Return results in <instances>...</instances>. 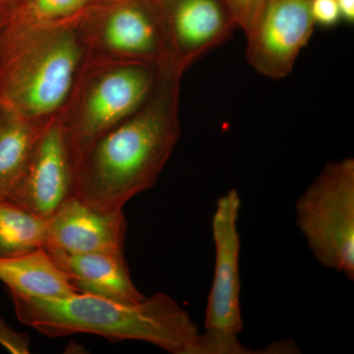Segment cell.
Returning <instances> with one entry per match:
<instances>
[{"label": "cell", "mask_w": 354, "mask_h": 354, "mask_svg": "<svg viewBox=\"0 0 354 354\" xmlns=\"http://www.w3.org/2000/svg\"><path fill=\"white\" fill-rule=\"evenodd\" d=\"M169 66L184 74L230 38L235 26L223 0H157Z\"/></svg>", "instance_id": "30bf717a"}, {"label": "cell", "mask_w": 354, "mask_h": 354, "mask_svg": "<svg viewBox=\"0 0 354 354\" xmlns=\"http://www.w3.org/2000/svg\"><path fill=\"white\" fill-rule=\"evenodd\" d=\"M75 153L62 116L44 125L19 183L8 199L50 220L75 196Z\"/></svg>", "instance_id": "ba28073f"}, {"label": "cell", "mask_w": 354, "mask_h": 354, "mask_svg": "<svg viewBox=\"0 0 354 354\" xmlns=\"http://www.w3.org/2000/svg\"><path fill=\"white\" fill-rule=\"evenodd\" d=\"M311 11L316 24L332 27L342 19L337 0H312Z\"/></svg>", "instance_id": "d6986e66"}, {"label": "cell", "mask_w": 354, "mask_h": 354, "mask_svg": "<svg viewBox=\"0 0 354 354\" xmlns=\"http://www.w3.org/2000/svg\"><path fill=\"white\" fill-rule=\"evenodd\" d=\"M10 298L18 320L50 337L90 334L113 342H149L171 354H195L200 335L188 312L165 292L139 302L83 292L64 298Z\"/></svg>", "instance_id": "7a4b0ae2"}, {"label": "cell", "mask_w": 354, "mask_h": 354, "mask_svg": "<svg viewBox=\"0 0 354 354\" xmlns=\"http://www.w3.org/2000/svg\"><path fill=\"white\" fill-rule=\"evenodd\" d=\"M342 19L353 23L354 21V0H337Z\"/></svg>", "instance_id": "44dd1931"}, {"label": "cell", "mask_w": 354, "mask_h": 354, "mask_svg": "<svg viewBox=\"0 0 354 354\" xmlns=\"http://www.w3.org/2000/svg\"><path fill=\"white\" fill-rule=\"evenodd\" d=\"M183 75L167 67L136 111L76 153V197L95 209L115 211L156 185L180 137Z\"/></svg>", "instance_id": "6da1fadb"}, {"label": "cell", "mask_w": 354, "mask_h": 354, "mask_svg": "<svg viewBox=\"0 0 354 354\" xmlns=\"http://www.w3.org/2000/svg\"><path fill=\"white\" fill-rule=\"evenodd\" d=\"M48 221L10 200L0 201V258L44 249Z\"/></svg>", "instance_id": "9a60e30c"}, {"label": "cell", "mask_w": 354, "mask_h": 354, "mask_svg": "<svg viewBox=\"0 0 354 354\" xmlns=\"http://www.w3.org/2000/svg\"><path fill=\"white\" fill-rule=\"evenodd\" d=\"M295 220L314 258L354 279V160L325 165L295 204Z\"/></svg>", "instance_id": "5b68a950"}, {"label": "cell", "mask_w": 354, "mask_h": 354, "mask_svg": "<svg viewBox=\"0 0 354 354\" xmlns=\"http://www.w3.org/2000/svg\"><path fill=\"white\" fill-rule=\"evenodd\" d=\"M127 221L123 209L102 211L73 196L48 220V253L123 252Z\"/></svg>", "instance_id": "8fae6325"}, {"label": "cell", "mask_w": 354, "mask_h": 354, "mask_svg": "<svg viewBox=\"0 0 354 354\" xmlns=\"http://www.w3.org/2000/svg\"><path fill=\"white\" fill-rule=\"evenodd\" d=\"M0 281L9 295L64 298L79 292L46 249L11 258H0Z\"/></svg>", "instance_id": "4fadbf2b"}, {"label": "cell", "mask_w": 354, "mask_h": 354, "mask_svg": "<svg viewBox=\"0 0 354 354\" xmlns=\"http://www.w3.org/2000/svg\"><path fill=\"white\" fill-rule=\"evenodd\" d=\"M312 0H265L257 24L247 36L246 58L268 78H285L308 43L316 23Z\"/></svg>", "instance_id": "9c48e42d"}, {"label": "cell", "mask_w": 354, "mask_h": 354, "mask_svg": "<svg viewBox=\"0 0 354 354\" xmlns=\"http://www.w3.org/2000/svg\"><path fill=\"white\" fill-rule=\"evenodd\" d=\"M235 26L241 28L246 37L257 24L265 0H223Z\"/></svg>", "instance_id": "e0dca14e"}, {"label": "cell", "mask_w": 354, "mask_h": 354, "mask_svg": "<svg viewBox=\"0 0 354 354\" xmlns=\"http://www.w3.org/2000/svg\"><path fill=\"white\" fill-rule=\"evenodd\" d=\"M169 66L88 58L62 114L74 153L136 111L153 94Z\"/></svg>", "instance_id": "277c9868"}, {"label": "cell", "mask_w": 354, "mask_h": 354, "mask_svg": "<svg viewBox=\"0 0 354 354\" xmlns=\"http://www.w3.org/2000/svg\"><path fill=\"white\" fill-rule=\"evenodd\" d=\"M48 254L68 274L79 292L122 302L146 298L133 283L123 252Z\"/></svg>", "instance_id": "7c38bea8"}, {"label": "cell", "mask_w": 354, "mask_h": 354, "mask_svg": "<svg viewBox=\"0 0 354 354\" xmlns=\"http://www.w3.org/2000/svg\"><path fill=\"white\" fill-rule=\"evenodd\" d=\"M241 199L232 189L218 198L212 220L215 270L205 314V330L198 337L195 354H247L239 335L243 329L239 270Z\"/></svg>", "instance_id": "8992f818"}, {"label": "cell", "mask_w": 354, "mask_h": 354, "mask_svg": "<svg viewBox=\"0 0 354 354\" xmlns=\"http://www.w3.org/2000/svg\"><path fill=\"white\" fill-rule=\"evenodd\" d=\"M44 125L0 104V201L19 183Z\"/></svg>", "instance_id": "5bb4252c"}, {"label": "cell", "mask_w": 354, "mask_h": 354, "mask_svg": "<svg viewBox=\"0 0 354 354\" xmlns=\"http://www.w3.org/2000/svg\"><path fill=\"white\" fill-rule=\"evenodd\" d=\"M81 26L88 58L169 66L157 0H97Z\"/></svg>", "instance_id": "52a82bcc"}, {"label": "cell", "mask_w": 354, "mask_h": 354, "mask_svg": "<svg viewBox=\"0 0 354 354\" xmlns=\"http://www.w3.org/2000/svg\"><path fill=\"white\" fill-rule=\"evenodd\" d=\"M97 0H15L14 15L30 22L60 23L83 15Z\"/></svg>", "instance_id": "2e32d148"}, {"label": "cell", "mask_w": 354, "mask_h": 354, "mask_svg": "<svg viewBox=\"0 0 354 354\" xmlns=\"http://www.w3.org/2000/svg\"><path fill=\"white\" fill-rule=\"evenodd\" d=\"M12 1H13V3H14V1H15V0H12Z\"/></svg>", "instance_id": "7402d4cb"}, {"label": "cell", "mask_w": 354, "mask_h": 354, "mask_svg": "<svg viewBox=\"0 0 354 354\" xmlns=\"http://www.w3.org/2000/svg\"><path fill=\"white\" fill-rule=\"evenodd\" d=\"M82 16L43 24L14 15L0 50V104L38 124L64 113L88 59Z\"/></svg>", "instance_id": "3957f363"}, {"label": "cell", "mask_w": 354, "mask_h": 354, "mask_svg": "<svg viewBox=\"0 0 354 354\" xmlns=\"http://www.w3.org/2000/svg\"><path fill=\"white\" fill-rule=\"evenodd\" d=\"M14 17L12 0H0V50Z\"/></svg>", "instance_id": "ffe728a7"}, {"label": "cell", "mask_w": 354, "mask_h": 354, "mask_svg": "<svg viewBox=\"0 0 354 354\" xmlns=\"http://www.w3.org/2000/svg\"><path fill=\"white\" fill-rule=\"evenodd\" d=\"M0 346L12 354L31 353V339L25 333L17 332L0 317Z\"/></svg>", "instance_id": "ac0fdd59"}]
</instances>
